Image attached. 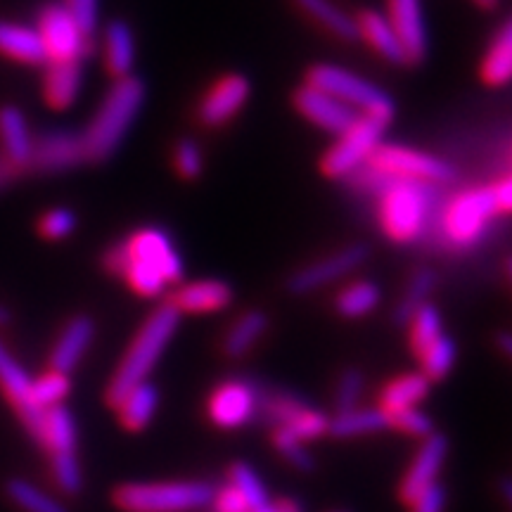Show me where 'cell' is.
Returning <instances> with one entry per match:
<instances>
[{
  "instance_id": "26",
  "label": "cell",
  "mask_w": 512,
  "mask_h": 512,
  "mask_svg": "<svg viewBox=\"0 0 512 512\" xmlns=\"http://www.w3.org/2000/svg\"><path fill=\"white\" fill-rule=\"evenodd\" d=\"M157 406H159V392L155 384H150L147 380L136 384V387H133L131 392L117 403L121 425L131 432L143 430V427L150 425L152 418H155Z\"/></svg>"
},
{
  "instance_id": "50",
  "label": "cell",
  "mask_w": 512,
  "mask_h": 512,
  "mask_svg": "<svg viewBox=\"0 0 512 512\" xmlns=\"http://www.w3.org/2000/svg\"><path fill=\"white\" fill-rule=\"evenodd\" d=\"M252 512H302V508H299V503L292 501V498H285V501L261 505V508H256Z\"/></svg>"
},
{
  "instance_id": "27",
  "label": "cell",
  "mask_w": 512,
  "mask_h": 512,
  "mask_svg": "<svg viewBox=\"0 0 512 512\" xmlns=\"http://www.w3.org/2000/svg\"><path fill=\"white\" fill-rule=\"evenodd\" d=\"M0 53L24 64L46 62V50L36 29L12 22H0Z\"/></svg>"
},
{
  "instance_id": "25",
  "label": "cell",
  "mask_w": 512,
  "mask_h": 512,
  "mask_svg": "<svg viewBox=\"0 0 512 512\" xmlns=\"http://www.w3.org/2000/svg\"><path fill=\"white\" fill-rule=\"evenodd\" d=\"M81 88L79 62H48L43 79V98L53 110H67Z\"/></svg>"
},
{
  "instance_id": "15",
  "label": "cell",
  "mask_w": 512,
  "mask_h": 512,
  "mask_svg": "<svg viewBox=\"0 0 512 512\" xmlns=\"http://www.w3.org/2000/svg\"><path fill=\"white\" fill-rule=\"evenodd\" d=\"M294 107H297L302 117L313 121V124L323 128V131L337 133V136L354 126L356 119L361 117L354 107L344 105L342 100L332 98V95L320 91L316 86H309V83H304V86L294 93Z\"/></svg>"
},
{
  "instance_id": "23",
  "label": "cell",
  "mask_w": 512,
  "mask_h": 512,
  "mask_svg": "<svg viewBox=\"0 0 512 512\" xmlns=\"http://www.w3.org/2000/svg\"><path fill=\"white\" fill-rule=\"evenodd\" d=\"M0 140H3V157L19 171H27L34 138L27 126L24 114L17 107H3L0 110Z\"/></svg>"
},
{
  "instance_id": "12",
  "label": "cell",
  "mask_w": 512,
  "mask_h": 512,
  "mask_svg": "<svg viewBox=\"0 0 512 512\" xmlns=\"http://www.w3.org/2000/svg\"><path fill=\"white\" fill-rule=\"evenodd\" d=\"M119 249L128 259L145 261V264L157 266L164 273L166 283L174 285L183 280V261L174 249V242L169 235L159 228H143L138 233L128 235L126 240L119 242Z\"/></svg>"
},
{
  "instance_id": "13",
  "label": "cell",
  "mask_w": 512,
  "mask_h": 512,
  "mask_svg": "<svg viewBox=\"0 0 512 512\" xmlns=\"http://www.w3.org/2000/svg\"><path fill=\"white\" fill-rule=\"evenodd\" d=\"M264 415L275 427H283L297 439L309 441L328 432V415L290 394H273L264 401Z\"/></svg>"
},
{
  "instance_id": "41",
  "label": "cell",
  "mask_w": 512,
  "mask_h": 512,
  "mask_svg": "<svg viewBox=\"0 0 512 512\" xmlns=\"http://www.w3.org/2000/svg\"><path fill=\"white\" fill-rule=\"evenodd\" d=\"M389 427L399 430L403 434H411V437H422L434 432L432 418L427 413H422L418 406L411 408H399V411L389 413Z\"/></svg>"
},
{
  "instance_id": "32",
  "label": "cell",
  "mask_w": 512,
  "mask_h": 512,
  "mask_svg": "<svg viewBox=\"0 0 512 512\" xmlns=\"http://www.w3.org/2000/svg\"><path fill=\"white\" fill-rule=\"evenodd\" d=\"M512 72V27L505 22L501 31L494 36L489 53L482 62V79L489 86H505Z\"/></svg>"
},
{
  "instance_id": "30",
  "label": "cell",
  "mask_w": 512,
  "mask_h": 512,
  "mask_svg": "<svg viewBox=\"0 0 512 512\" xmlns=\"http://www.w3.org/2000/svg\"><path fill=\"white\" fill-rule=\"evenodd\" d=\"M430 392V380L422 373H408L394 377L387 387L382 389V408L387 413L399 411V408H411L425 399Z\"/></svg>"
},
{
  "instance_id": "24",
  "label": "cell",
  "mask_w": 512,
  "mask_h": 512,
  "mask_svg": "<svg viewBox=\"0 0 512 512\" xmlns=\"http://www.w3.org/2000/svg\"><path fill=\"white\" fill-rule=\"evenodd\" d=\"M356 31L358 38L368 43L370 48L375 50L377 55H382L384 60L394 64H406V55H403V48L396 38L392 24H389L387 15H380L375 10H366L356 17Z\"/></svg>"
},
{
  "instance_id": "19",
  "label": "cell",
  "mask_w": 512,
  "mask_h": 512,
  "mask_svg": "<svg viewBox=\"0 0 512 512\" xmlns=\"http://www.w3.org/2000/svg\"><path fill=\"white\" fill-rule=\"evenodd\" d=\"M448 453V441L444 434H427L422 446L415 453L411 467H408L406 477L399 486V494L406 503H411L420 491H425L427 486H432L439 479L441 465H444Z\"/></svg>"
},
{
  "instance_id": "16",
  "label": "cell",
  "mask_w": 512,
  "mask_h": 512,
  "mask_svg": "<svg viewBox=\"0 0 512 512\" xmlns=\"http://www.w3.org/2000/svg\"><path fill=\"white\" fill-rule=\"evenodd\" d=\"M259 411V394L249 382L233 380L223 382L214 389L209 399V415L219 427L233 430V427L247 425Z\"/></svg>"
},
{
  "instance_id": "28",
  "label": "cell",
  "mask_w": 512,
  "mask_h": 512,
  "mask_svg": "<svg viewBox=\"0 0 512 512\" xmlns=\"http://www.w3.org/2000/svg\"><path fill=\"white\" fill-rule=\"evenodd\" d=\"M389 427V413L384 408H351V411L337 413V418L328 422V432L337 439L361 437Z\"/></svg>"
},
{
  "instance_id": "34",
  "label": "cell",
  "mask_w": 512,
  "mask_h": 512,
  "mask_svg": "<svg viewBox=\"0 0 512 512\" xmlns=\"http://www.w3.org/2000/svg\"><path fill=\"white\" fill-rule=\"evenodd\" d=\"M377 304H380V287L373 280H356V283L344 287L335 299V309L344 318L368 316Z\"/></svg>"
},
{
  "instance_id": "53",
  "label": "cell",
  "mask_w": 512,
  "mask_h": 512,
  "mask_svg": "<svg viewBox=\"0 0 512 512\" xmlns=\"http://www.w3.org/2000/svg\"><path fill=\"white\" fill-rule=\"evenodd\" d=\"M475 3L479 5V8H486V10H489V8H496L498 0H475Z\"/></svg>"
},
{
  "instance_id": "2",
  "label": "cell",
  "mask_w": 512,
  "mask_h": 512,
  "mask_svg": "<svg viewBox=\"0 0 512 512\" xmlns=\"http://www.w3.org/2000/svg\"><path fill=\"white\" fill-rule=\"evenodd\" d=\"M145 86L136 76H121L114 81L110 93L102 100L100 110L95 112L86 131L81 133L83 157L86 162H100L114 152V147L126 136L128 126L133 124L136 114L143 105Z\"/></svg>"
},
{
  "instance_id": "37",
  "label": "cell",
  "mask_w": 512,
  "mask_h": 512,
  "mask_svg": "<svg viewBox=\"0 0 512 512\" xmlns=\"http://www.w3.org/2000/svg\"><path fill=\"white\" fill-rule=\"evenodd\" d=\"M69 392H72V380H69L67 373H60V370H50V373L31 382V396H34L36 406L43 408V411L62 406Z\"/></svg>"
},
{
  "instance_id": "7",
  "label": "cell",
  "mask_w": 512,
  "mask_h": 512,
  "mask_svg": "<svg viewBox=\"0 0 512 512\" xmlns=\"http://www.w3.org/2000/svg\"><path fill=\"white\" fill-rule=\"evenodd\" d=\"M498 214L491 202L489 188H472L458 192L441 211V233L453 247H472L484 238L489 221Z\"/></svg>"
},
{
  "instance_id": "21",
  "label": "cell",
  "mask_w": 512,
  "mask_h": 512,
  "mask_svg": "<svg viewBox=\"0 0 512 512\" xmlns=\"http://www.w3.org/2000/svg\"><path fill=\"white\" fill-rule=\"evenodd\" d=\"M95 335V325L88 316H76L67 323V328L62 330V335L57 337V344L50 354V366L60 373H72L79 366V361L91 347Z\"/></svg>"
},
{
  "instance_id": "36",
  "label": "cell",
  "mask_w": 512,
  "mask_h": 512,
  "mask_svg": "<svg viewBox=\"0 0 512 512\" xmlns=\"http://www.w3.org/2000/svg\"><path fill=\"white\" fill-rule=\"evenodd\" d=\"M458 356V347L451 337L439 335L432 344H427L425 349L420 351L422 358V375L427 380H441V377L448 375V370L453 368Z\"/></svg>"
},
{
  "instance_id": "55",
  "label": "cell",
  "mask_w": 512,
  "mask_h": 512,
  "mask_svg": "<svg viewBox=\"0 0 512 512\" xmlns=\"http://www.w3.org/2000/svg\"><path fill=\"white\" fill-rule=\"evenodd\" d=\"M503 494H505V498H508V501H510V479H505V482H503Z\"/></svg>"
},
{
  "instance_id": "14",
  "label": "cell",
  "mask_w": 512,
  "mask_h": 512,
  "mask_svg": "<svg viewBox=\"0 0 512 512\" xmlns=\"http://www.w3.org/2000/svg\"><path fill=\"white\" fill-rule=\"evenodd\" d=\"M368 259V247L366 245H351L342 252H335L325 259L316 261V264L302 268L290 278L287 290L292 294H311L320 290L323 285L335 283V280L344 278V275L354 271Z\"/></svg>"
},
{
  "instance_id": "49",
  "label": "cell",
  "mask_w": 512,
  "mask_h": 512,
  "mask_svg": "<svg viewBox=\"0 0 512 512\" xmlns=\"http://www.w3.org/2000/svg\"><path fill=\"white\" fill-rule=\"evenodd\" d=\"M489 195H491V202H494L498 214H508L512 207V181L510 178L503 176L501 181H496L494 185H491Z\"/></svg>"
},
{
  "instance_id": "10",
  "label": "cell",
  "mask_w": 512,
  "mask_h": 512,
  "mask_svg": "<svg viewBox=\"0 0 512 512\" xmlns=\"http://www.w3.org/2000/svg\"><path fill=\"white\" fill-rule=\"evenodd\" d=\"M384 128L387 126L377 124V121L361 114L356 119V124L347 128L344 133H339L337 143L325 152V157L320 159V171L328 178H344L354 174L366 162L370 150L380 143Z\"/></svg>"
},
{
  "instance_id": "9",
  "label": "cell",
  "mask_w": 512,
  "mask_h": 512,
  "mask_svg": "<svg viewBox=\"0 0 512 512\" xmlns=\"http://www.w3.org/2000/svg\"><path fill=\"white\" fill-rule=\"evenodd\" d=\"M36 34L41 36L46 62H81L91 53V36L79 27L67 5L50 3L38 12Z\"/></svg>"
},
{
  "instance_id": "8",
  "label": "cell",
  "mask_w": 512,
  "mask_h": 512,
  "mask_svg": "<svg viewBox=\"0 0 512 512\" xmlns=\"http://www.w3.org/2000/svg\"><path fill=\"white\" fill-rule=\"evenodd\" d=\"M41 444L48 448L55 482L60 484V489L64 494H79L83 479L79 458H76V427L67 408H48L46 420H43Z\"/></svg>"
},
{
  "instance_id": "17",
  "label": "cell",
  "mask_w": 512,
  "mask_h": 512,
  "mask_svg": "<svg viewBox=\"0 0 512 512\" xmlns=\"http://www.w3.org/2000/svg\"><path fill=\"white\" fill-rule=\"evenodd\" d=\"M396 38H399L406 64L422 62L427 55V27L420 0H389L387 12Z\"/></svg>"
},
{
  "instance_id": "33",
  "label": "cell",
  "mask_w": 512,
  "mask_h": 512,
  "mask_svg": "<svg viewBox=\"0 0 512 512\" xmlns=\"http://www.w3.org/2000/svg\"><path fill=\"white\" fill-rule=\"evenodd\" d=\"M266 325H268V318L266 313L261 311H249L245 316H240L238 323L230 328L226 342H223V354L230 358L245 356L247 351L256 344V339L264 335Z\"/></svg>"
},
{
  "instance_id": "6",
  "label": "cell",
  "mask_w": 512,
  "mask_h": 512,
  "mask_svg": "<svg viewBox=\"0 0 512 512\" xmlns=\"http://www.w3.org/2000/svg\"><path fill=\"white\" fill-rule=\"evenodd\" d=\"M361 166H366V169L375 171V174L384 178H399V181H420L437 185L456 178L453 166L446 164L444 159L403 145L377 143Z\"/></svg>"
},
{
  "instance_id": "11",
  "label": "cell",
  "mask_w": 512,
  "mask_h": 512,
  "mask_svg": "<svg viewBox=\"0 0 512 512\" xmlns=\"http://www.w3.org/2000/svg\"><path fill=\"white\" fill-rule=\"evenodd\" d=\"M31 382L34 380H31L27 370L19 366L17 358L0 342V389H3L12 406H15L19 420L27 427V432L41 444L46 411L36 406L34 396H31Z\"/></svg>"
},
{
  "instance_id": "42",
  "label": "cell",
  "mask_w": 512,
  "mask_h": 512,
  "mask_svg": "<svg viewBox=\"0 0 512 512\" xmlns=\"http://www.w3.org/2000/svg\"><path fill=\"white\" fill-rule=\"evenodd\" d=\"M273 444L287 460H290L294 467H297V470L311 472L313 467H316V463H313V456L304 448V441L297 439L294 434H290L287 430H283V427H275Z\"/></svg>"
},
{
  "instance_id": "3",
  "label": "cell",
  "mask_w": 512,
  "mask_h": 512,
  "mask_svg": "<svg viewBox=\"0 0 512 512\" xmlns=\"http://www.w3.org/2000/svg\"><path fill=\"white\" fill-rule=\"evenodd\" d=\"M178 320H181V311H178L171 302L159 306V309L145 320V325L131 342L124 361H121L117 373H114L110 380V387H107V401H110L112 406H117L136 384L147 380V375H150L152 368L157 366L159 356L164 354L166 344L174 337Z\"/></svg>"
},
{
  "instance_id": "46",
  "label": "cell",
  "mask_w": 512,
  "mask_h": 512,
  "mask_svg": "<svg viewBox=\"0 0 512 512\" xmlns=\"http://www.w3.org/2000/svg\"><path fill=\"white\" fill-rule=\"evenodd\" d=\"M446 510V489L439 482L427 486L411 501V512H444Z\"/></svg>"
},
{
  "instance_id": "35",
  "label": "cell",
  "mask_w": 512,
  "mask_h": 512,
  "mask_svg": "<svg viewBox=\"0 0 512 512\" xmlns=\"http://www.w3.org/2000/svg\"><path fill=\"white\" fill-rule=\"evenodd\" d=\"M434 285H437V273H434L432 268H420V271L411 278V285H408L399 306L394 309V323L406 325L408 320L413 318V313L418 311L422 304H427V297H430Z\"/></svg>"
},
{
  "instance_id": "38",
  "label": "cell",
  "mask_w": 512,
  "mask_h": 512,
  "mask_svg": "<svg viewBox=\"0 0 512 512\" xmlns=\"http://www.w3.org/2000/svg\"><path fill=\"white\" fill-rule=\"evenodd\" d=\"M8 496L27 512H69L60 501L50 498L46 491L31 482H24V479H10Z\"/></svg>"
},
{
  "instance_id": "47",
  "label": "cell",
  "mask_w": 512,
  "mask_h": 512,
  "mask_svg": "<svg viewBox=\"0 0 512 512\" xmlns=\"http://www.w3.org/2000/svg\"><path fill=\"white\" fill-rule=\"evenodd\" d=\"M211 501H214L216 512H252L249 503L245 501V496H242L233 484H226L221 486L219 491H214Z\"/></svg>"
},
{
  "instance_id": "29",
  "label": "cell",
  "mask_w": 512,
  "mask_h": 512,
  "mask_svg": "<svg viewBox=\"0 0 512 512\" xmlns=\"http://www.w3.org/2000/svg\"><path fill=\"white\" fill-rule=\"evenodd\" d=\"M133 60H136V43H133L131 29L124 22H112L105 31V67L114 79L131 74Z\"/></svg>"
},
{
  "instance_id": "1",
  "label": "cell",
  "mask_w": 512,
  "mask_h": 512,
  "mask_svg": "<svg viewBox=\"0 0 512 512\" xmlns=\"http://www.w3.org/2000/svg\"><path fill=\"white\" fill-rule=\"evenodd\" d=\"M351 176L363 190L380 195V223L387 238L394 242H413L425 233L437 200L432 183L384 178L366 166L363 171L356 169Z\"/></svg>"
},
{
  "instance_id": "22",
  "label": "cell",
  "mask_w": 512,
  "mask_h": 512,
  "mask_svg": "<svg viewBox=\"0 0 512 512\" xmlns=\"http://www.w3.org/2000/svg\"><path fill=\"white\" fill-rule=\"evenodd\" d=\"M233 302V290L223 280H197V283L178 287L171 304L178 311L214 313L226 309Z\"/></svg>"
},
{
  "instance_id": "48",
  "label": "cell",
  "mask_w": 512,
  "mask_h": 512,
  "mask_svg": "<svg viewBox=\"0 0 512 512\" xmlns=\"http://www.w3.org/2000/svg\"><path fill=\"white\" fill-rule=\"evenodd\" d=\"M67 10L72 12L79 27L86 31L88 36H93L95 24H98V0H67Z\"/></svg>"
},
{
  "instance_id": "52",
  "label": "cell",
  "mask_w": 512,
  "mask_h": 512,
  "mask_svg": "<svg viewBox=\"0 0 512 512\" xmlns=\"http://www.w3.org/2000/svg\"><path fill=\"white\" fill-rule=\"evenodd\" d=\"M498 344H501V349H503V354H512V339H510V335L508 332H501V337H498Z\"/></svg>"
},
{
  "instance_id": "54",
  "label": "cell",
  "mask_w": 512,
  "mask_h": 512,
  "mask_svg": "<svg viewBox=\"0 0 512 512\" xmlns=\"http://www.w3.org/2000/svg\"><path fill=\"white\" fill-rule=\"evenodd\" d=\"M10 320V313L3 309V306H0V325H5Z\"/></svg>"
},
{
  "instance_id": "44",
  "label": "cell",
  "mask_w": 512,
  "mask_h": 512,
  "mask_svg": "<svg viewBox=\"0 0 512 512\" xmlns=\"http://www.w3.org/2000/svg\"><path fill=\"white\" fill-rule=\"evenodd\" d=\"M76 226V216L69 209H53L43 216L38 223V230L46 235L48 240H62L72 233Z\"/></svg>"
},
{
  "instance_id": "20",
  "label": "cell",
  "mask_w": 512,
  "mask_h": 512,
  "mask_svg": "<svg viewBox=\"0 0 512 512\" xmlns=\"http://www.w3.org/2000/svg\"><path fill=\"white\" fill-rule=\"evenodd\" d=\"M86 162L83 157L81 136L69 131H50L46 136L34 140L29 171H62L69 166Z\"/></svg>"
},
{
  "instance_id": "40",
  "label": "cell",
  "mask_w": 512,
  "mask_h": 512,
  "mask_svg": "<svg viewBox=\"0 0 512 512\" xmlns=\"http://www.w3.org/2000/svg\"><path fill=\"white\" fill-rule=\"evenodd\" d=\"M230 484L245 496V501L249 503V508L256 510L261 505L268 503V494H266V486L261 484V479L256 472L249 467L247 463H235L230 467Z\"/></svg>"
},
{
  "instance_id": "18",
  "label": "cell",
  "mask_w": 512,
  "mask_h": 512,
  "mask_svg": "<svg viewBox=\"0 0 512 512\" xmlns=\"http://www.w3.org/2000/svg\"><path fill=\"white\" fill-rule=\"evenodd\" d=\"M249 98V81L240 74L223 76L200 102L197 117L204 126H223L242 110Z\"/></svg>"
},
{
  "instance_id": "51",
  "label": "cell",
  "mask_w": 512,
  "mask_h": 512,
  "mask_svg": "<svg viewBox=\"0 0 512 512\" xmlns=\"http://www.w3.org/2000/svg\"><path fill=\"white\" fill-rule=\"evenodd\" d=\"M17 174H19V169H15V166H12L5 157H0V188H3V185H8Z\"/></svg>"
},
{
  "instance_id": "39",
  "label": "cell",
  "mask_w": 512,
  "mask_h": 512,
  "mask_svg": "<svg viewBox=\"0 0 512 512\" xmlns=\"http://www.w3.org/2000/svg\"><path fill=\"white\" fill-rule=\"evenodd\" d=\"M408 325H411V344L415 354H420L427 344H432L439 335H444V330H441V313L432 304H422L413 313V318L408 320Z\"/></svg>"
},
{
  "instance_id": "4",
  "label": "cell",
  "mask_w": 512,
  "mask_h": 512,
  "mask_svg": "<svg viewBox=\"0 0 512 512\" xmlns=\"http://www.w3.org/2000/svg\"><path fill=\"white\" fill-rule=\"evenodd\" d=\"M207 482H136L114 491V503L126 512H190L214 496Z\"/></svg>"
},
{
  "instance_id": "43",
  "label": "cell",
  "mask_w": 512,
  "mask_h": 512,
  "mask_svg": "<svg viewBox=\"0 0 512 512\" xmlns=\"http://www.w3.org/2000/svg\"><path fill=\"white\" fill-rule=\"evenodd\" d=\"M361 392H363V373H361V370H356V368L344 370L342 377H339L337 394H335L337 411L344 413V411H351V408H356L358 399H361Z\"/></svg>"
},
{
  "instance_id": "5",
  "label": "cell",
  "mask_w": 512,
  "mask_h": 512,
  "mask_svg": "<svg viewBox=\"0 0 512 512\" xmlns=\"http://www.w3.org/2000/svg\"><path fill=\"white\" fill-rule=\"evenodd\" d=\"M306 83L342 100L344 105L354 107V110H363V117L373 119L377 124L389 126V121L394 119L392 98L361 76L347 72V69L332 67V64H316L306 74Z\"/></svg>"
},
{
  "instance_id": "45",
  "label": "cell",
  "mask_w": 512,
  "mask_h": 512,
  "mask_svg": "<svg viewBox=\"0 0 512 512\" xmlns=\"http://www.w3.org/2000/svg\"><path fill=\"white\" fill-rule=\"evenodd\" d=\"M176 169L183 178H197L202 174V152L192 140H181L174 155Z\"/></svg>"
},
{
  "instance_id": "31",
  "label": "cell",
  "mask_w": 512,
  "mask_h": 512,
  "mask_svg": "<svg viewBox=\"0 0 512 512\" xmlns=\"http://www.w3.org/2000/svg\"><path fill=\"white\" fill-rule=\"evenodd\" d=\"M297 5L306 15L316 19L320 27H325L330 34H335L342 41H356V17H351L349 12L337 8L332 0H297Z\"/></svg>"
}]
</instances>
